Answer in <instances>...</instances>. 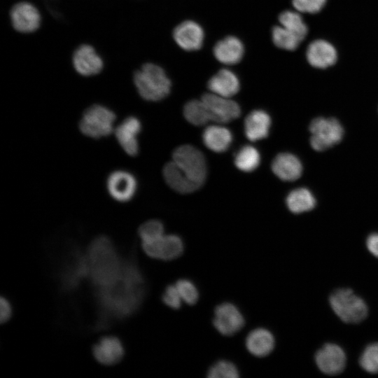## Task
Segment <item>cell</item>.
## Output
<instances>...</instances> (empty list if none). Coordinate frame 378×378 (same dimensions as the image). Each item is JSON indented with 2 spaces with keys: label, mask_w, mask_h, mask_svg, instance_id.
I'll use <instances>...</instances> for the list:
<instances>
[{
  "label": "cell",
  "mask_w": 378,
  "mask_h": 378,
  "mask_svg": "<svg viewBox=\"0 0 378 378\" xmlns=\"http://www.w3.org/2000/svg\"><path fill=\"white\" fill-rule=\"evenodd\" d=\"M145 294V279L133 260L124 262L121 274L112 284L97 290L102 310L116 318L127 316L136 311Z\"/></svg>",
  "instance_id": "obj_1"
},
{
  "label": "cell",
  "mask_w": 378,
  "mask_h": 378,
  "mask_svg": "<svg viewBox=\"0 0 378 378\" xmlns=\"http://www.w3.org/2000/svg\"><path fill=\"white\" fill-rule=\"evenodd\" d=\"M87 255L88 274L97 290L110 286L121 274L125 261L106 236L95 238Z\"/></svg>",
  "instance_id": "obj_2"
},
{
  "label": "cell",
  "mask_w": 378,
  "mask_h": 378,
  "mask_svg": "<svg viewBox=\"0 0 378 378\" xmlns=\"http://www.w3.org/2000/svg\"><path fill=\"white\" fill-rule=\"evenodd\" d=\"M134 86L141 98L158 102L165 98L171 90V80L164 70L153 63H146L133 76Z\"/></svg>",
  "instance_id": "obj_3"
},
{
  "label": "cell",
  "mask_w": 378,
  "mask_h": 378,
  "mask_svg": "<svg viewBox=\"0 0 378 378\" xmlns=\"http://www.w3.org/2000/svg\"><path fill=\"white\" fill-rule=\"evenodd\" d=\"M115 113L102 104H92L86 108L79 122V129L85 136L100 139L114 132Z\"/></svg>",
  "instance_id": "obj_4"
},
{
  "label": "cell",
  "mask_w": 378,
  "mask_h": 378,
  "mask_svg": "<svg viewBox=\"0 0 378 378\" xmlns=\"http://www.w3.org/2000/svg\"><path fill=\"white\" fill-rule=\"evenodd\" d=\"M329 302L335 314L344 323H358L368 316L367 304L349 288L335 290Z\"/></svg>",
  "instance_id": "obj_5"
},
{
  "label": "cell",
  "mask_w": 378,
  "mask_h": 378,
  "mask_svg": "<svg viewBox=\"0 0 378 378\" xmlns=\"http://www.w3.org/2000/svg\"><path fill=\"white\" fill-rule=\"evenodd\" d=\"M172 161L200 188L204 183L207 175L206 162L200 150L190 145L181 146L174 150Z\"/></svg>",
  "instance_id": "obj_6"
},
{
  "label": "cell",
  "mask_w": 378,
  "mask_h": 378,
  "mask_svg": "<svg viewBox=\"0 0 378 378\" xmlns=\"http://www.w3.org/2000/svg\"><path fill=\"white\" fill-rule=\"evenodd\" d=\"M310 144L317 150H325L339 143L344 130L339 121L335 118H317L309 125Z\"/></svg>",
  "instance_id": "obj_7"
},
{
  "label": "cell",
  "mask_w": 378,
  "mask_h": 378,
  "mask_svg": "<svg viewBox=\"0 0 378 378\" xmlns=\"http://www.w3.org/2000/svg\"><path fill=\"white\" fill-rule=\"evenodd\" d=\"M145 253L149 257L162 260H173L182 255L184 244L176 234H165L149 241L141 242Z\"/></svg>",
  "instance_id": "obj_8"
},
{
  "label": "cell",
  "mask_w": 378,
  "mask_h": 378,
  "mask_svg": "<svg viewBox=\"0 0 378 378\" xmlns=\"http://www.w3.org/2000/svg\"><path fill=\"white\" fill-rule=\"evenodd\" d=\"M245 318L240 309L231 302H223L214 309L213 325L224 336H232L242 329Z\"/></svg>",
  "instance_id": "obj_9"
},
{
  "label": "cell",
  "mask_w": 378,
  "mask_h": 378,
  "mask_svg": "<svg viewBox=\"0 0 378 378\" xmlns=\"http://www.w3.org/2000/svg\"><path fill=\"white\" fill-rule=\"evenodd\" d=\"M9 15L13 28L21 34L34 33L41 24L42 19L38 9L28 1H20L14 4Z\"/></svg>",
  "instance_id": "obj_10"
},
{
  "label": "cell",
  "mask_w": 378,
  "mask_h": 378,
  "mask_svg": "<svg viewBox=\"0 0 378 378\" xmlns=\"http://www.w3.org/2000/svg\"><path fill=\"white\" fill-rule=\"evenodd\" d=\"M106 189L111 197L120 202H127L135 195L138 187L136 177L130 172L118 169L106 178Z\"/></svg>",
  "instance_id": "obj_11"
},
{
  "label": "cell",
  "mask_w": 378,
  "mask_h": 378,
  "mask_svg": "<svg viewBox=\"0 0 378 378\" xmlns=\"http://www.w3.org/2000/svg\"><path fill=\"white\" fill-rule=\"evenodd\" d=\"M73 68L80 76L90 77L99 74L104 69V61L95 48L88 43L80 45L74 51Z\"/></svg>",
  "instance_id": "obj_12"
},
{
  "label": "cell",
  "mask_w": 378,
  "mask_h": 378,
  "mask_svg": "<svg viewBox=\"0 0 378 378\" xmlns=\"http://www.w3.org/2000/svg\"><path fill=\"white\" fill-rule=\"evenodd\" d=\"M201 99L210 111L214 122H228L237 118L241 114L240 106L230 97L207 92L202 95Z\"/></svg>",
  "instance_id": "obj_13"
},
{
  "label": "cell",
  "mask_w": 378,
  "mask_h": 378,
  "mask_svg": "<svg viewBox=\"0 0 378 378\" xmlns=\"http://www.w3.org/2000/svg\"><path fill=\"white\" fill-rule=\"evenodd\" d=\"M315 360L322 372L336 375L344 370L346 358L340 346L335 344H326L316 352Z\"/></svg>",
  "instance_id": "obj_14"
},
{
  "label": "cell",
  "mask_w": 378,
  "mask_h": 378,
  "mask_svg": "<svg viewBox=\"0 0 378 378\" xmlns=\"http://www.w3.org/2000/svg\"><path fill=\"white\" fill-rule=\"evenodd\" d=\"M141 130V121L133 115L125 118L114 130L115 138L120 147L130 156H135L139 153L137 137Z\"/></svg>",
  "instance_id": "obj_15"
},
{
  "label": "cell",
  "mask_w": 378,
  "mask_h": 378,
  "mask_svg": "<svg viewBox=\"0 0 378 378\" xmlns=\"http://www.w3.org/2000/svg\"><path fill=\"white\" fill-rule=\"evenodd\" d=\"M173 38L183 50L195 51L202 46L204 33L198 23L192 20H186L175 27Z\"/></svg>",
  "instance_id": "obj_16"
},
{
  "label": "cell",
  "mask_w": 378,
  "mask_h": 378,
  "mask_svg": "<svg viewBox=\"0 0 378 378\" xmlns=\"http://www.w3.org/2000/svg\"><path fill=\"white\" fill-rule=\"evenodd\" d=\"M213 52L219 62L225 65H234L241 60L244 47L237 37L228 36L216 43Z\"/></svg>",
  "instance_id": "obj_17"
},
{
  "label": "cell",
  "mask_w": 378,
  "mask_h": 378,
  "mask_svg": "<svg viewBox=\"0 0 378 378\" xmlns=\"http://www.w3.org/2000/svg\"><path fill=\"white\" fill-rule=\"evenodd\" d=\"M92 352L95 359L100 363L113 365L122 360L124 349L118 338L106 336L94 346Z\"/></svg>",
  "instance_id": "obj_18"
},
{
  "label": "cell",
  "mask_w": 378,
  "mask_h": 378,
  "mask_svg": "<svg viewBox=\"0 0 378 378\" xmlns=\"http://www.w3.org/2000/svg\"><path fill=\"white\" fill-rule=\"evenodd\" d=\"M245 345L251 355L256 357H265L274 350L275 339L269 330L265 328H257L248 334Z\"/></svg>",
  "instance_id": "obj_19"
},
{
  "label": "cell",
  "mask_w": 378,
  "mask_h": 378,
  "mask_svg": "<svg viewBox=\"0 0 378 378\" xmlns=\"http://www.w3.org/2000/svg\"><path fill=\"white\" fill-rule=\"evenodd\" d=\"M207 86L212 93L231 97L239 92L240 83L237 76L233 71L223 69L209 80Z\"/></svg>",
  "instance_id": "obj_20"
},
{
  "label": "cell",
  "mask_w": 378,
  "mask_h": 378,
  "mask_svg": "<svg viewBox=\"0 0 378 378\" xmlns=\"http://www.w3.org/2000/svg\"><path fill=\"white\" fill-rule=\"evenodd\" d=\"M272 170L280 179L292 181L301 176L302 166L296 156L291 153H283L277 155L274 159Z\"/></svg>",
  "instance_id": "obj_21"
},
{
  "label": "cell",
  "mask_w": 378,
  "mask_h": 378,
  "mask_svg": "<svg viewBox=\"0 0 378 378\" xmlns=\"http://www.w3.org/2000/svg\"><path fill=\"white\" fill-rule=\"evenodd\" d=\"M307 59L314 67L326 68L335 62L337 52L335 48L328 41L316 40L308 46Z\"/></svg>",
  "instance_id": "obj_22"
},
{
  "label": "cell",
  "mask_w": 378,
  "mask_h": 378,
  "mask_svg": "<svg viewBox=\"0 0 378 378\" xmlns=\"http://www.w3.org/2000/svg\"><path fill=\"white\" fill-rule=\"evenodd\" d=\"M271 125V118L268 113L262 110L251 112L244 120L246 136L251 141H255L268 136Z\"/></svg>",
  "instance_id": "obj_23"
},
{
  "label": "cell",
  "mask_w": 378,
  "mask_h": 378,
  "mask_svg": "<svg viewBox=\"0 0 378 378\" xmlns=\"http://www.w3.org/2000/svg\"><path fill=\"white\" fill-rule=\"evenodd\" d=\"M162 173L168 186L179 193H190L200 188L173 161L164 165Z\"/></svg>",
  "instance_id": "obj_24"
},
{
  "label": "cell",
  "mask_w": 378,
  "mask_h": 378,
  "mask_svg": "<svg viewBox=\"0 0 378 378\" xmlns=\"http://www.w3.org/2000/svg\"><path fill=\"white\" fill-rule=\"evenodd\" d=\"M202 140L204 145L211 150L223 153L230 147L232 141V134L225 127L211 125L204 130Z\"/></svg>",
  "instance_id": "obj_25"
},
{
  "label": "cell",
  "mask_w": 378,
  "mask_h": 378,
  "mask_svg": "<svg viewBox=\"0 0 378 378\" xmlns=\"http://www.w3.org/2000/svg\"><path fill=\"white\" fill-rule=\"evenodd\" d=\"M288 209L294 214H300L312 209L315 204V198L307 188H300L292 190L286 197Z\"/></svg>",
  "instance_id": "obj_26"
},
{
  "label": "cell",
  "mask_w": 378,
  "mask_h": 378,
  "mask_svg": "<svg viewBox=\"0 0 378 378\" xmlns=\"http://www.w3.org/2000/svg\"><path fill=\"white\" fill-rule=\"evenodd\" d=\"M183 115L190 123L196 126L213 121L210 111L202 99H193L187 102L183 108Z\"/></svg>",
  "instance_id": "obj_27"
},
{
  "label": "cell",
  "mask_w": 378,
  "mask_h": 378,
  "mask_svg": "<svg viewBox=\"0 0 378 378\" xmlns=\"http://www.w3.org/2000/svg\"><path fill=\"white\" fill-rule=\"evenodd\" d=\"M260 162L258 150L252 146H244L236 153L234 164L241 171L251 172L258 168Z\"/></svg>",
  "instance_id": "obj_28"
},
{
  "label": "cell",
  "mask_w": 378,
  "mask_h": 378,
  "mask_svg": "<svg viewBox=\"0 0 378 378\" xmlns=\"http://www.w3.org/2000/svg\"><path fill=\"white\" fill-rule=\"evenodd\" d=\"M272 38L276 47L286 50H295L302 41L299 36L281 25L273 27Z\"/></svg>",
  "instance_id": "obj_29"
},
{
  "label": "cell",
  "mask_w": 378,
  "mask_h": 378,
  "mask_svg": "<svg viewBox=\"0 0 378 378\" xmlns=\"http://www.w3.org/2000/svg\"><path fill=\"white\" fill-rule=\"evenodd\" d=\"M279 21L281 26L299 36L301 39L303 40L306 36L307 27L299 13L286 10L279 15Z\"/></svg>",
  "instance_id": "obj_30"
},
{
  "label": "cell",
  "mask_w": 378,
  "mask_h": 378,
  "mask_svg": "<svg viewBox=\"0 0 378 378\" xmlns=\"http://www.w3.org/2000/svg\"><path fill=\"white\" fill-rule=\"evenodd\" d=\"M209 378H237L239 371L235 364L227 360H219L214 363L207 371Z\"/></svg>",
  "instance_id": "obj_31"
},
{
  "label": "cell",
  "mask_w": 378,
  "mask_h": 378,
  "mask_svg": "<svg viewBox=\"0 0 378 378\" xmlns=\"http://www.w3.org/2000/svg\"><path fill=\"white\" fill-rule=\"evenodd\" d=\"M359 363L366 372L378 373V343L371 344L365 349L360 357Z\"/></svg>",
  "instance_id": "obj_32"
},
{
  "label": "cell",
  "mask_w": 378,
  "mask_h": 378,
  "mask_svg": "<svg viewBox=\"0 0 378 378\" xmlns=\"http://www.w3.org/2000/svg\"><path fill=\"white\" fill-rule=\"evenodd\" d=\"M175 286L183 300L189 305L195 304L199 299V291L196 285L188 279H180Z\"/></svg>",
  "instance_id": "obj_33"
},
{
  "label": "cell",
  "mask_w": 378,
  "mask_h": 378,
  "mask_svg": "<svg viewBox=\"0 0 378 378\" xmlns=\"http://www.w3.org/2000/svg\"><path fill=\"white\" fill-rule=\"evenodd\" d=\"M138 233L141 242L152 241L164 234V226L160 220H150L139 227Z\"/></svg>",
  "instance_id": "obj_34"
},
{
  "label": "cell",
  "mask_w": 378,
  "mask_h": 378,
  "mask_svg": "<svg viewBox=\"0 0 378 378\" xmlns=\"http://www.w3.org/2000/svg\"><path fill=\"white\" fill-rule=\"evenodd\" d=\"M162 300L167 306L173 309H179L183 302L175 284L166 287Z\"/></svg>",
  "instance_id": "obj_35"
},
{
  "label": "cell",
  "mask_w": 378,
  "mask_h": 378,
  "mask_svg": "<svg viewBox=\"0 0 378 378\" xmlns=\"http://www.w3.org/2000/svg\"><path fill=\"white\" fill-rule=\"evenodd\" d=\"M326 0H293L294 8L300 13H314L325 5Z\"/></svg>",
  "instance_id": "obj_36"
},
{
  "label": "cell",
  "mask_w": 378,
  "mask_h": 378,
  "mask_svg": "<svg viewBox=\"0 0 378 378\" xmlns=\"http://www.w3.org/2000/svg\"><path fill=\"white\" fill-rule=\"evenodd\" d=\"M11 307L9 302L4 298L0 300V321L1 323L6 322L11 316Z\"/></svg>",
  "instance_id": "obj_37"
},
{
  "label": "cell",
  "mask_w": 378,
  "mask_h": 378,
  "mask_svg": "<svg viewBox=\"0 0 378 378\" xmlns=\"http://www.w3.org/2000/svg\"><path fill=\"white\" fill-rule=\"evenodd\" d=\"M366 246L368 251L378 258V233L372 234L368 237Z\"/></svg>",
  "instance_id": "obj_38"
}]
</instances>
